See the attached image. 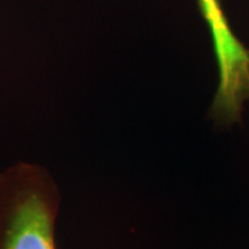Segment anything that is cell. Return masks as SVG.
I'll return each mask as SVG.
<instances>
[{
  "label": "cell",
  "mask_w": 249,
  "mask_h": 249,
  "mask_svg": "<svg viewBox=\"0 0 249 249\" xmlns=\"http://www.w3.org/2000/svg\"><path fill=\"white\" fill-rule=\"evenodd\" d=\"M61 193L45 166L19 160L0 170V249H57Z\"/></svg>",
  "instance_id": "6da1fadb"
},
{
  "label": "cell",
  "mask_w": 249,
  "mask_h": 249,
  "mask_svg": "<svg viewBox=\"0 0 249 249\" xmlns=\"http://www.w3.org/2000/svg\"><path fill=\"white\" fill-rule=\"evenodd\" d=\"M196 4L209 29L217 70L209 118L216 126L231 127L242 124L249 104V46L232 31L220 0H196Z\"/></svg>",
  "instance_id": "7a4b0ae2"
}]
</instances>
